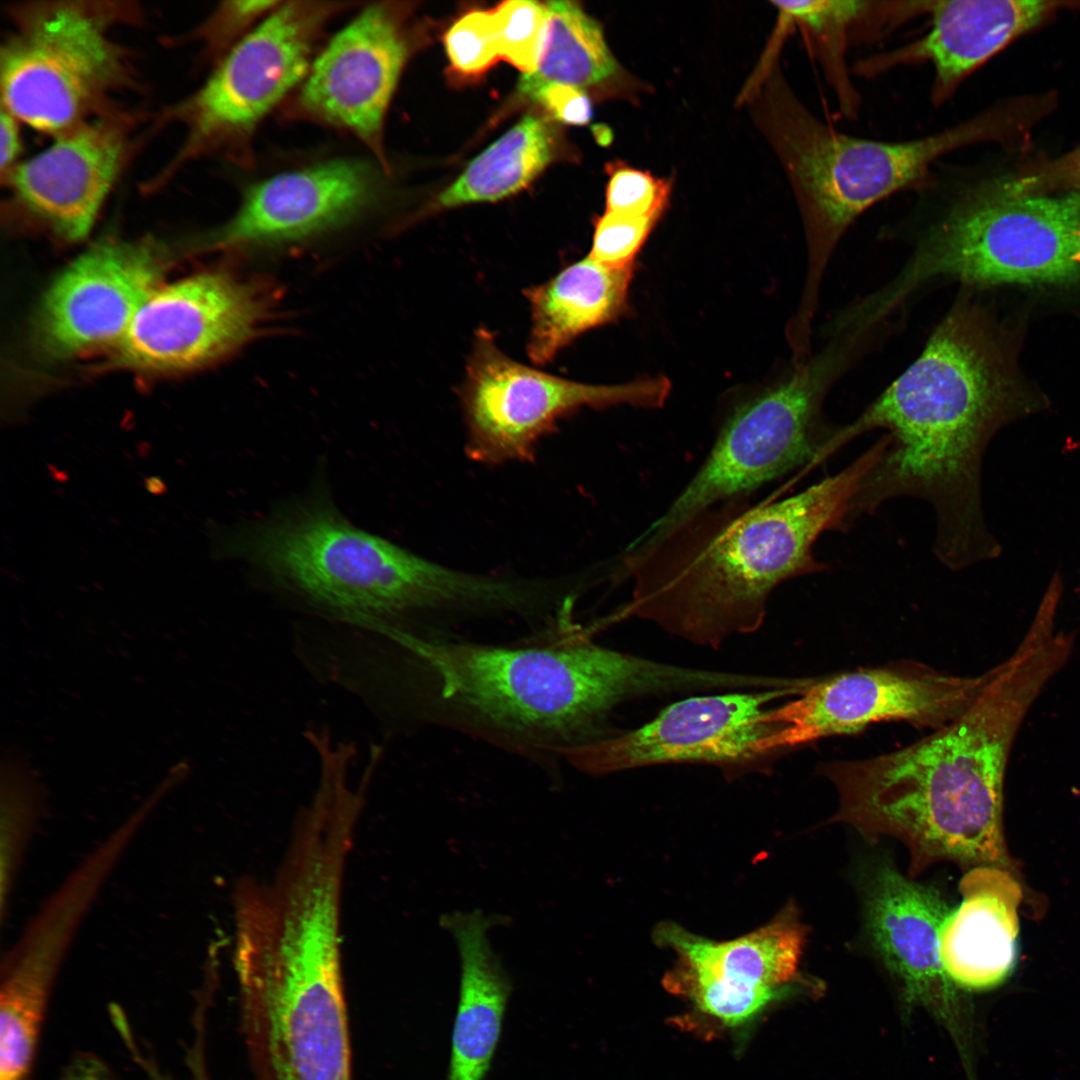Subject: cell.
I'll use <instances>...</instances> for the list:
<instances>
[{
    "label": "cell",
    "mask_w": 1080,
    "mask_h": 1080,
    "mask_svg": "<svg viewBox=\"0 0 1080 1080\" xmlns=\"http://www.w3.org/2000/svg\"><path fill=\"white\" fill-rule=\"evenodd\" d=\"M771 109L773 141L799 203L810 248L807 308L837 244L879 201L911 190L952 152L1003 136L1007 112L989 109L929 135L882 141L844 133L809 111L779 81Z\"/></svg>",
    "instance_id": "cell-7"
},
{
    "label": "cell",
    "mask_w": 1080,
    "mask_h": 1080,
    "mask_svg": "<svg viewBox=\"0 0 1080 1080\" xmlns=\"http://www.w3.org/2000/svg\"><path fill=\"white\" fill-rule=\"evenodd\" d=\"M341 948L310 936L261 945L236 965L264 1018L277 1080H351Z\"/></svg>",
    "instance_id": "cell-9"
},
{
    "label": "cell",
    "mask_w": 1080,
    "mask_h": 1080,
    "mask_svg": "<svg viewBox=\"0 0 1080 1080\" xmlns=\"http://www.w3.org/2000/svg\"><path fill=\"white\" fill-rule=\"evenodd\" d=\"M376 167L334 159L266 178L247 188L234 216L209 238L236 247L295 241L336 227L378 198Z\"/></svg>",
    "instance_id": "cell-19"
},
{
    "label": "cell",
    "mask_w": 1080,
    "mask_h": 1080,
    "mask_svg": "<svg viewBox=\"0 0 1080 1080\" xmlns=\"http://www.w3.org/2000/svg\"><path fill=\"white\" fill-rule=\"evenodd\" d=\"M671 184L625 164L615 165L606 191V211L658 220L669 200Z\"/></svg>",
    "instance_id": "cell-32"
},
{
    "label": "cell",
    "mask_w": 1080,
    "mask_h": 1080,
    "mask_svg": "<svg viewBox=\"0 0 1080 1080\" xmlns=\"http://www.w3.org/2000/svg\"><path fill=\"white\" fill-rule=\"evenodd\" d=\"M1016 408L984 327L960 300L919 357L854 421L833 427L815 465L864 433L886 430L889 446L862 483L855 516L897 497L927 502L936 521L933 553L961 570L1001 553L984 517L981 466Z\"/></svg>",
    "instance_id": "cell-1"
},
{
    "label": "cell",
    "mask_w": 1080,
    "mask_h": 1080,
    "mask_svg": "<svg viewBox=\"0 0 1080 1080\" xmlns=\"http://www.w3.org/2000/svg\"><path fill=\"white\" fill-rule=\"evenodd\" d=\"M422 664L455 722L516 745L562 752L592 740L619 704L702 691L704 669L602 647L584 635L555 644L502 647L437 640L396 625L376 629Z\"/></svg>",
    "instance_id": "cell-4"
},
{
    "label": "cell",
    "mask_w": 1080,
    "mask_h": 1080,
    "mask_svg": "<svg viewBox=\"0 0 1080 1080\" xmlns=\"http://www.w3.org/2000/svg\"><path fill=\"white\" fill-rule=\"evenodd\" d=\"M1 777L0 912L4 922L23 855L40 819L42 791L23 762L8 758Z\"/></svg>",
    "instance_id": "cell-29"
},
{
    "label": "cell",
    "mask_w": 1080,
    "mask_h": 1080,
    "mask_svg": "<svg viewBox=\"0 0 1080 1080\" xmlns=\"http://www.w3.org/2000/svg\"><path fill=\"white\" fill-rule=\"evenodd\" d=\"M848 354V344H832L735 407L701 467L637 541L650 543L703 509L746 497L800 466H814L833 429L823 420L822 404Z\"/></svg>",
    "instance_id": "cell-8"
},
{
    "label": "cell",
    "mask_w": 1080,
    "mask_h": 1080,
    "mask_svg": "<svg viewBox=\"0 0 1080 1080\" xmlns=\"http://www.w3.org/2000/svg\"><path fill=\"white\" fill-rule=\"evenodd\" d=\"M873 445L840 472L775 502L727 500L658 539L629 546L630 601L617 617L650 621L697 645L718 647L757 631L782 582L825 571L813 546L854 520V501L880 459Z\"/></svg>",
    "instance_id": "cell-3"
},
{
    "label": "cell",
    "mask_w": 1080,
    "mask_h": 1080,
    "mask_svg": "<svg viewBox=\"0 0 1080 1080\" xmlns=\"http://www.w3.org/2000/svg\"><path fill=\"white\" fill-rule=\"evenodd\" d=\"M919 227L914 253L887 286L868 297L880 317L933 280L969 285L1053 283L1080 272V192L1015 190L1007 177L977 178L940 161L910 190Z\"/></svg>",
    "instance_id": "cell-5"
},
{
    "label": "cell",
    "mask_w": 1080,
    "mask_h": 1080,
    "mask_svg": "<svg viewBox=\"0 0 1080 1080\" xmlns=\"http://www.w3.org/2000/svg\"><path fill=\"white\" fill-rule=\"evenodd\" d=\"M992 674L993 669L974 677L956 676L908 663L809 679L791 701L769 711L768 721L776 731L762 748L772 757L884 721L936 730L959 717Z\"/></svg>",
    "instance_id": "cell-14"
},
{
    "label": "cell",
    "mask_w": 1080,
    "mask_h": 1080,
    "mask_svg": "<svg viewBox=\"0 0 1080 1080\" xmlns=\"http://www.w3.org/2000/svg\"><path fill=\"white\" fill-rule=\"evenodd\" d=\"M346 3L281 2L231 46L187 104L192 143L249 161L264 117L304 81L328 21Z\"/></svg>",
    "instance_id": "cell-12"
},
{
    "label": "cell",
    "mask_w": 1080,
    "mask_h": 1080,
    "mask_svg": "<svg viewBox=\"0 0 1080 1080\" xmlns=\"http://www.w3.org/2000/svg\"><path fill=\"white\" fill-rule=\"evenodd\" d=\"M553 137L547 122L526 115L478 155L438 197L439 207L497 201L527 186L550 162Z\"/></svg>",
    "instance_id": "cell-27"
},
{
    "label": "cell",
    "mask_w": 1080,
    "mask_h": 1080,
    "mask_svg": "<svg viewBox=\"0 0 1080 1080\" xmlns=\"http://www.w3.org/2000/svg\"><path fill=\"white\" fill-rule=\"evenodd\" d=\"M658 220L606 211L595 223L589 253L610 268L634 266V259Z\"/></svg>",
    "instance_id": "cell-33"
},
{
    "label": "cell",
    "mask_w": 1080,
    "mask_h": 1080,
    "mask_svg": "<svg viewBox=\"0 0 1080 1080\" xmlns=\"http://www.w3.org/2000/svg\"><path fill=\"white\" fill-rule=\"evenodd\" d=\"M101 8L59 2L29 12L1 48L2 107L62 134L121 80L124 58Z\"/></svg>",
    "instance_id": "cell-11"
},
{
    "label": "cell",
    "mask_w": 1080,
    "mask_h": 1080,
    "mask_svg": "<svg viewBox=\"0 0 1080 1080\" xmlns=\"http://www.w3.org/2000/svg\"><path fill=\"white\" fill-rule=\"evenodd\" d=\"M1074 4L1079 2L933 0L925 34L860 60L852 72L871 78L901 66L929 64L933 70L929 99L938 108L971 73L1011 41Z\"/></svg>",
    "instance_id": "cell-20"
},
{
    "label": "cell",
    "mask_w": 1080,
    "mask_h": 1080,
    "mask_svg": "<svg viewBox=\"0 0 1080 1080\" xmlns=\"http://www.w3.org/2000/svg\"><path fill=\"white\" fill-rule=\"evenodd\" d=\"M807 927L794 904L766 925L738 938L715 941L673 922L660 923L657 945L677 955L664 984L702 1012L736 1026L776 999L797 975Z\"/></svg>",
    "instance_id": "cell-15"
},
{
    "label": "cell",
    "mask_w": 1080,
    "mask_h": 1080,
    "mask_svg": "<svg viewBox=\"0 0 1080 1080\" xmlns=\"http://www.w3.org/2000/svg\"><path fill=\"white\" fill-rule=\"evenodd\" d=\"M281 3L278 1H230L223 3L209 20L205 32L209 41L221 48L232 45L246 29L264 18ZM233 46V45H232Z\"/></svg>",
    "instance_id": "cell-35"
},
{
    "label": "cell",
    "mask_w": 1080,
    "mask_h": 1080,
    "mask_svg": "<svg viewBox=\"0 0 1080 1080\" xmlns=\"http://www.w3.org/2000/svg\"><path fill=\"white\" fill-rule=\"evenodd\" d=\"M17 121L18 120L10 112L2 107L0 117V168L2 175H4L5 172H7V174L11 172L20 151L21 142Z\"/></svg>",
    "instance_id": "cell-37"
},
{
    "label": "cell",
    "mask_w": 1080,
    "mask_h": 1080,
    "mask_svg": "<svg viewBox=\"0 0 1080 1080\" xmlns=\"http://www.w3.org/2000/svg\"><path fill=\"white\" fill-rule=\"evenodd\" d=\"M933 0H800L772 1L784 23L806 33L819 66L833 91L840 113L855 120L861 96L847 62L849 49L873 43L918 16L928 15Z\"/></svg>",
    "instance_id": "cell-25"
},
{
    "label": "cell",
    "mask_w": 1080,
    "mask_h": 1080,
    "mask_svg": "<svg viewBox=\"0 0 1080 1080\" xmlns=\"http://www.w3.org/2000/svg\"><path fill=\"white\" fill-rule=\"evenodd\" d=\"M962 902L939 931V956L953 984L981 990L1001 983L1016 958L1019 883L998 866L979 865L960 881Z\"/></svg>",
    "instance_id": "cell-23"
},
{
    "label": "cell",
    "mask_w": 1080,
    "mask_h": 1080,
    "mask_svg": "<svg viewBox=\"0 0 1080 1080\" xmlns=\"http://www.w3.org/2000/svg\"><path fill=\"white\" fill-rule=\"evenodd\" d=\"M501 59L523 74L532 73L540 54L547 21L546 5L529 0H512L491 10Z\"/></svg>",
    "instance_id": "cell-30"
},
{
    "label": "cell",
    "mask_w": 1080,
    "mask_h": 1080,
    "mask_svg": "<svg viewBox=\"0 0 1080 1080\" xmlns=\"http://www.w3.org/2000/svg\"><path fill=\"white\" fill-rule=\"evenodd\" d=\"M807 682L688 697L637 728L595 738L561 754L593 775L674 763L715 765L728 775L760 768L770 758L762 744L776 730L768 721L772 704L797 696Z\"/></svg>",
    "instance_id": "cell-13"
},
{
    "label": "cell",
    "mask_w": 1080,
    "mask_h": 1080,
    "mask_svg": "<svg viewBox=\"0 0 1080 1080\" xmlns=\"http://www.w3.org/2000/svg\"><path fill=\"white\" fill-rule=\"evenodd\" d=\"M1057 672L1047 652L1020 645L952 722L893 752L825 763L839 803L829 822L871 842H902L910 878L941 861L1006 866L1002 803L1011 747Z\"/></svg>",
    "instance_id": "cell-2"
},
{
    "label": "cell",
    "mask_w": 1080,
    "mask_h": 1080,
    "mask_svg": "<svg viewBox=\"0 0 1080 1080\" xmlns=\"http://www.w3.org/2000/svg\"><path fill=\"white\" fill-rule=\"evenodd\" d=\"M235 552L322 610L369 628L421 611L503 610V578L425 559L345 520L321 499L297 503L238 536Z\"/></svg>",
    "instance_id": "cell-6"
},
{
    "label": "cell",
    "mask_w": 1080,
    "mask_h": 1080,
    "mask_svg": "<svg viewBox=\"0 0 1080 1080\" xmlns=\"http://www.w3.org/2000/svg\"><path fill=\"white\" fill-rule=\"evenodd\" d=\"M162 263L146 245L103 244L75 260L51 285L37 318L41 346L68 356L123 336L156 290Z\"/></svg>",
    "instance_id": "cell-18"
},
{
    "label": "cell",
    "mask_w": 1080,
    "mask_h": 1080,
    "mask_svg": "<svg viewBox=\"0 0 1080 1080\" xmlns=\"http://www.w3.org/2000/svg\"><path fill=\"white\" fill-rule=\"evenodd\" d=\"M633 272V266L610 268L587 255L527 288L530 360L547 364L582 333L616 320L626 308Z\"/></svg>",
    "instance_id": "cell-26"
},
{
    "label": "cell",
    "mask_w": 1080,
    "mask_h": 1080,
    "mask_svg": "<svg viewBox=\"0 0 1080 1080\" xmlns=\"http://www.w3.org/2000/svg\"><path fill=\"white\" fill-rule=\"evenodd\" d=\"M1008 180L1010 185L1020 192L1048 193L1062 189L1080 192V146L1031 173L1017 178L1009 177Z\"/></svg>",
    "instance_id": "cell-36"
},
{
    "label": "cell",
    "mask_w": 1080,
    "mask_h": 1080,
    "mask_svg": "<svg viewBox=\"0 0 1080 1080\" xmlns=\"http://www.w3.org/2000/svg\"><path fill=\"white\" fill-rule=\"evenodd\" d=\"M124 154L120 128L81 123L8 174L17 198L68 239L84 237L114 183Z\"/></svg>",
    "instance_id": "cell-21"
},
{
    "label": "cell",
    "mask_w": 1080,
    "mask_h": 1080,
    "mask_svg": "<svg viewBox=\"0 0 1080 1080\" xmlns=\"http://www.w3.org/2000/svg\"><path fill=\"white\" fill-rule=\"evenodd\" d=\"M263 304L254 286L223 273L155 290L116 343L117 360L151 370L207 364L256 334Z\"/></svg>",
    "instance_id": "cell-17"
},
{
    "label": "cell",
    "mask_w": 1080,
    "mask_h": 1080,
    "mask_svg": "<svg viewBox=\"0 0 1080 1080\" xmlns=\"http://www.w3.org/2000/svg\"><path fill=\"white\" fill-rule=\"evenodd\" d=\"M506 922L479 910L440 916L460 959V986L446 1080H483L496 1051L512 991L510 977L489 942V930Z\"/></svg>",
    "instance_id": "cell-24"
},
{
    "label": "cell",
    "mask_w": 1080,
    "mask_h": 1080,
    "mask_svg": "<svg viewBox=\"0 0 1080 1080\" xmlns=\"http://www.w3.org/2000/svg\"><path fill=\"white\" fill-rule=\"evenodd\" d=\"M1074 261L1080 263V232H1079V248L1074 256Z\"/></svg>",
    "instance_id": "cell-38"
},
{
    "label": "cell",
    "mask_w": 1080,
    "mask_h": 1080,
    "mask_svg": "<svg viewBox=\"0 0 1080 1080\" xmlns=\"http://www.w3.org/2000/svg\"><path fill=\"white\" fill-rule=\"evenodd\" d=\"M452 66L463 74H478L501 59L492 11H471L459 18L445 35Z\"/></svg>",
    "instance_id": "cell-31"
},
{
    "label": "cell",
    "mask_w": 1080,
    "mask_h": 1080,
    "mask_svg": "<svg viewBox=\"0 0 1080 1080\" xmlns=\"http://www.w3.org/2000/svg\"><path fill=\"white\" fill-rule=\"evenodd\" d=\"M519 87L523 93L541 104L559 121L583 125L591 118V102L581 88L541 81L530 74L521 76Z\"/></svg>",
    "instance_id": "cell-34"
},
{
    "label": "cell",
    "mask_w": 1080,
    "mask_h": 1080,
    "mask_svg": "<svg viewBox=\"0 0 1080 1080\" xmlns=\"http://www.w3.org/2000/svg\"><path fill=\"white\" fill-rule=\"evenodd\" d=\"M408 55L400 10L367 6L312 61L289 114L352 133L383 164L384 120Z\"/></svg>",
    "instance_id": "cell-16"
},
{
    "label": "cell",
    "mask_w": 1080,
    "mask_h": 1080,
    "mask_svg": "<svg viewBox=\"0 0 1080 1080\" xmlns=\"http://www.w3.org/2000/svg\"><path fill=\"white\" fill-rule=\"evenodd\" d=\"M867 907L873 942L902 981L906 1000L951 1017L955 992L939 956V931L949 911L940 896L884 866Z\"/></svg>",
    "instance_id": "cell-22"
},
{
    "label": "cell",
    "mask_w": 1080,
    "mask_h": 1080,
    "mask_svg": "<svg viewBox=\"0 0 1080 1080\" xmlns=\"http://www.w3.org/2000/svg\"><path fill=\"white\" fill-rule=\"evenodd\" d=\"M670 388L665 377L620 385L557 377L510 358L490 332L480 329L459 390L467 431L465 453L487 465L533 462L539 442L561 419L584 407H661Z\"/></svg>",
    "instance_id": "cell-10"
},
{
    "label": "cell",
    "mask_w": 1080,
    "mask_h": 1080,
    "mask_svg": "<svg viewBox=\"0 0 1080 1080\" xmlns=\"http://www.w3.org/2000/svg\"><path fill=\"white\" fill-rule=\"evenodd\" d=\"M545 33L532 73L534 78L583 89L597 84L617 69L602 30L576 3L546 4Z\"/></svg>",
    "instance_id": "cell-28"
}]
</instances>
